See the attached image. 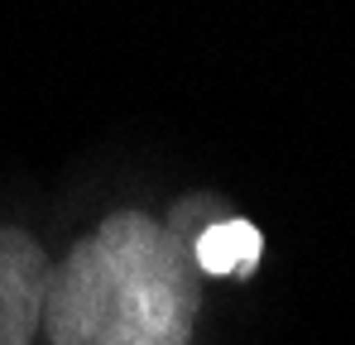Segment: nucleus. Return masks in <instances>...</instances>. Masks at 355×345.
<instances>
[{"label": "nucleus", "mask_w": 355, "mask_h": 345, "mask_svg": "<svg viewBox=\"0 0 355 345\" xmlns=\"http://www.w3.org/2000/svg\"><path fill=\"white\" fill-rule=\"evenodd\" d=\"M202 274L173 230L135 206L111 211L49 274L53 345H192Z\"/></svg>", "instance_id": "obj_1"}, {"label": "nucleus", "mask_w": 355, "mask_h": 345, "mask_svg": "<svg viewBox=\"0 0 355 345\" xmlns=\"http://www.w3.org/2000/svg\"><path fill=\"white\" fill-rule=\"evenodd\" d=\"M49 254L29 230L0 226V345H34L49 297Z\"/></svg>", "instance_id": "obj_2"}, {"label": "nucleus", "mask_w": 355, "mask_h": 345, "mask_svg": "<svg viewBox=\"0 0 355 345\" xmlns=\"http://www.w3.org/2000/svg\"><path fill=\"white\" fill-rule=\"evenodd\" d=\"M259 259H264V235L240 216H226L192 240V264L202 278H250Z\"/></svg>", "instance_id": "obj_3"}, {"label": "nucleus", "mask_w": 355, "mask_h": 345, "mask_svg": "<svg viewBox=\"0 0 355 345\" xmlns=\"http://www.w3.org/2000/svg\"><path fill=\"white\" fill-rule=\"evenodd\" d=\"M216 221H226V202H221V197H187V202L173 206V216H168L164 226L192 249V240H197L202 230H211Z\"/></svg>", "instance_id": "obj_4"}]
</instances>
